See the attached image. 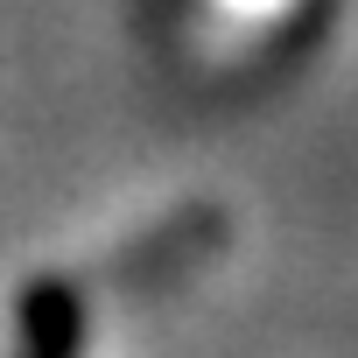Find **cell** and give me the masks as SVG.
Returning a JSON list of instances; mask_svg holds the SVG:
<instances>
[{"label":"cell","mask_w":358,"mask_h":358,"mask_svg":"<svg viewBox=\"0 0 358 358\" xmlns=\"http://www.w3.org/2000/svg\"><path fill=\"white\" fill-rule=\"evenodd\" d=\"M22 323V358H85V295L64 274H43L15 302Z\"/></svg>","instance_id":"cell-1"}]
</instances>
